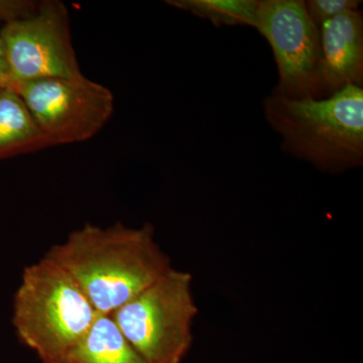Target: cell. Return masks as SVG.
Masks as SVG:
<instances>
[{"instance_id": "3", "label": "cell", "mask_w": 363, "mask_h": 363, "mask_svg": "<svg viewBox=\"0 0 363 363\" xmlns=\"http://www.w3.org/2000/svg\"><path fill=\"white\" fill-rule=\"evenodd\" d=\"M98 315L75 279L47 255L26 267L14 295L13 324L43 363L61 362Z\"/></svg>"}, {"instance_id": "14", "label": "cell", "mask_w": 363, "mask_h": 363, "mask_svg": "<svg viewBox=\"0 0 363 363\" xmlns=\"http://www.w3.org/2000/svg\"><path fill=\"white\" fill-rule=\"evenodd\" d=\"M1 23H0V88L11 87V79L9 75V65L6 50H4V40L1 37Z\"/></svg>"}, {"instance_id": "6", "label": "cell", "mask_w": 363, "mask_h": 363, "mask_svg": "<svg viewBox=\"0 0 363 363\" xmlns=\"http://www.w3.org/2000/svg\"><path fill=\"white\" fill-rule=\"evenodd\" d=\"M70 28L68 9L59 0L39 1L32 16L2 25L11 85L82 75Z\"/></svg>"}, {"instance_id": "12", "label": "cell", "mask_w": 363, "mask_h": 363, "mask_svg": "<svg viewBox=\"0 0 363 363\" xmlns=\"http://www.w3.org/2000/svg\"><path fill=\"white\" fill-rule=\"evenodd\" d=\"M362 1L358 0H307L304 1L306 13L318 28L322 23L336 18L346 11H359Z\"/></svg>"}, {"instance_id": "13", "label": "cell", "mask_w": 363, "mask_h": 363, "mask_svg": "<svg viewBox=\"0 0 363 363\" xmlns=\"http://www.w3.org/2000/svg\"><path fill=\"white\" fill-rule=\"evenodd\" d=\"M39 1L33 0H0V23H11L32 16Z\"/></svg>"}, {"instance_id": "11", "label": "cell", "mask_w": 363, "mask_h": 363, "mask_svg": "<svg viewBox=\"0 0 363 363\" xmlns=\"http://www.w3.org/2000/svg\"><path fill=\"white\" fill-rule=\"evenodd\" d=\"M167 4L211 21L216 26L255 28L259 0H168Z\"/></svg>"}, {"instance_id": "9", "label": "cell", "mask_w": 363, "mask_h": 363, "mask_svg": "<svg viewBox=\"0 0 363 363\" xmlns=\"http://www.w3.org/2000/svg\"><path fill=\"white\" fill-rule=\"evenodd\" d=\"M50 147L20 95L0 88V161Z\"/></svg>"}, {"instance_id": "2", "label": "cell", "mask_w": 363, "mask_h": 363, "mask_svg": "<svg viewBox=\"0 0 363 363\" xmlns=\"http://www.w3.org/2000/svg\"><path fill=\"white\" fill-rule=\"evenodd\" d=\"M262 105L286 154L335 175L362 167V87L348 86L321 99L272 92Z\"/></svg>"}, {"instance_id": "10", "label": "cell", "mask_w": 363, "mask_h": 363, "mask_svg": "<svg viewBox=\"0 0 363 363\" xmlns=\"http://www.w3.org/2000/svg\"><path fill=\"white\" fill-rule=\"evenodd\" d=\"M60 363H147L111 315H98L85 338Z\"/></svg>"}, {"instance_id": "7", "label": "cell", "mask_w": 363, "mask_h": 363, "mask_svg": "<svg viewBox=\"0 0 363 363\" xmlns=\"http://www.w3.org/2000/svg\"><path fill=\"white\" fill-rule=\"evenodd\" d=\"M255 30L269 42L278 68L272 92L291 99H320L319 28L302 0H259Z\"/></svg>"}, {"instance_id": "8", "label": "cell", "mask_w": 363, "mask_h": 363, "mask_svg": "<svg viewBox=\"0 0 363 363\" xmlns=\"http://www.w3.org/2000/svg\"><path fill=\"white\" fill-rule=\"evenodd\" d=\"M319 96L363 85V14L346 11L319 28Z\"/></svg>"}, {"instance_id": "4", "label": "cell", "mask_w": 363, "mask_h": 363, "mask_svg": "<svg viewBox=\"0 0 363 363\" xmlns=\"http://www.w3.org/2000/svg\"><path fill=\"white\" fill-rule=\"evenodd\" d=\"M198 314L192 274L172 267L111 316L147 363H183L194 342Z\"/></svg>"}, {"instance_id": "1", "label": "cell", "mask_w": 363, "mask_h": 363, "mask_svg": "<svg viewBox=\"0 0 363 363\" xmlns=\"http://www.w3.org/2000/svg\"><path fill=\"white\" fill-rule=\"evenodd\" d=\"M45 255L75 279L99 315H111L173 267L150 223H86Z\"/></svg>"}, {"instance_id": "5", "label": "cell", "mask_w": 363, "mask_h": 363, "mask_svg": "<svg viewBox=\"0 0 363 363\" xmlns=\"http://www.w3.org/2000/svg\"><path fill=\"white\" fill-rule=\"evenodd\" d=\"M11 88L25 102L50 147L94 138L114 112L112 91L83 74L16 83Z\"/></svg>"}]
</instances>
